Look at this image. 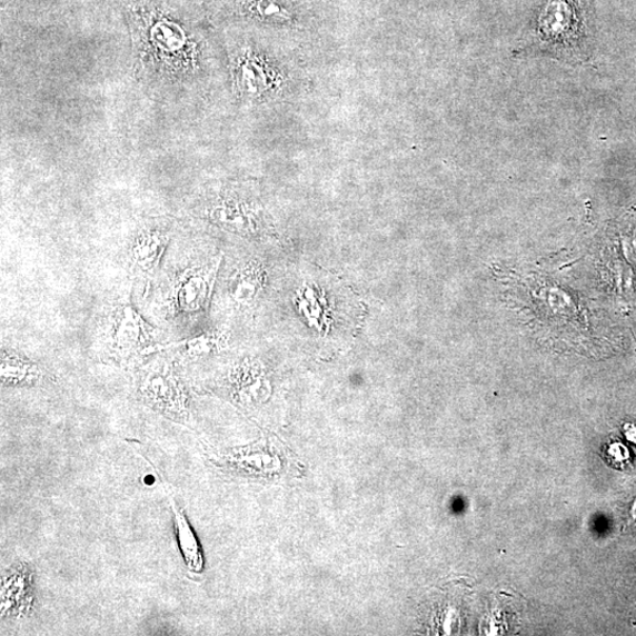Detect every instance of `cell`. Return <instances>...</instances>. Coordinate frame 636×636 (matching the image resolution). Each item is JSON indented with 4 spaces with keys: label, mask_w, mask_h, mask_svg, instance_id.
<instances>
[{
    "label": "cell",
    "mask_w": 636,
    "mask_h": 636,
    "mask_svg": "<svg viewBox=\"0 0 636 636\" xmlns=\"http://www.w3.org/2000/svg\"><path fill=\"white\" fill-rule=\"evenodd\" d=\"M588 38L585 0H545L533 26L536 48L565 61H584Z\"/></svg>",
    "instance_id": "cell-1"
},
{
    "label": "cell",
    "mask_w": 636,
    "mask_h": 636,
    "mask_svg": "<svg viewBox=\"0 0 636 636\" xmlns=\"http://www.w3.org/2000/svg\"><path fill=\"white\" fill-rule=\"evenodd\" d=\"M157 330L151 327L127 298L119 301L110 314L106 335L107 351L121 365H131L149 356Z\"/></svg>",
    "instance_id": "cell-2"
},
{
    "label": "cell",
    "mask_w": 636,
    "mask_h": 636,
    "mask_svg": "<svg viewBox=\"0 0 636 636\" xmlns=\"http://www.w3.org/2000/svg\"><path fill=\"white\" fill-rule=\"evenodd\" d=\"M221 257L202 266L178 272L167 294V307L173 316H191L208 309Z\"/></svg>",
    "instance_id": "cell-3"
},
{
    "label": "cell",
    "mask_w": 636,
    "mask_h": 636,
    "mask_svg": "<svg viewBox=\"0 0 636 636\" xmlns=\"http://www.w3.org/2000/svg\"><path fill=\"white\" fill-rule=\"evenodd\" d=\"M141 392L146 400L169 416L186 417V391L169 362L152 364L142 374Z\"/></svg>",
    "instance_id": "cell-4"
},
{
    "label": "cell",
    "mask_w": 636,
    "mask_h": 636,
    "mask_svg": "<svg viewBox=\"0 0 636 636\" xmlns=\"http://www.w3.org/2000/svg\"><path fill=\"white\" fill-rule=\"evenodd\" d=\"M170 232L165 229H147L138 232L130 248L131 269L138 275H152L166 254Z\"/></svg>",
    "instance_id": "cell-5"
},
{
    "label": "cell",
    "mask_w": 636,
    "mask_h": 636,
    "mask_svg": "<svg viewBox=\"0 0 636 636\" xmlns=\"http://www.w3.org/2000/svg\"><path fill=\"white\" fill-rule=\"evenodd\" d=\"M226 346V335L218 331L205 332L191 339L171 342L167 345L157 344L151 347L149 355L159 351H175L178 355L185 357V359H197V357H202L215 352L217 350L223 349Z\"/></svg>",
    "instance_id": "cell-6"
},
{
    "label": "cell",
    "mask_w": 636,
    "mask_h": 636,
    "mask_svg": "<svg viewBox=\"0 0 636 636\" xmlns=\"http://www.w3.org/2000/svg\"><path fill=\"white\" fill-rule=\"evenodd\" d=\"M266 272L261 265L251 264L238 270L230 280V296L237 305L251 306L261 295Z\"/></svg>",
    "instance_id": "cell-7"
},
{
    "label": "cell",
    "mask_w": 636,
    "mask_h": 636,
    "mask_svg": "<svg viewBox=\"0 0 636 636\" xmlns=\"http://www.w3.org/2000/svg\"><path fill=\"white\" fill-rule=\"evenodd\" d=\"M43 370L27 357L2 350V381L9 386L34 385L42 379Z\"/></svg>",
    "instance_id": "cell-8"
},
{
    "label": "cell",
    "mask_w": 636,
    "mask_h": 636,
    "mask_svg": "<svg viewBox=\"0 0 636 636\" xmlns=\"http://www.w3.org/2000/svg\"><path fill=\"white\" fill-rule=\"evenodd\" d=\"M626 429H627L626 435L628 437V440L636 444V426L635 425L627 426Z\"/></svg>",
    "instance_id": "cell-9"
},
{
    "label": "cell",
    "mask_w": 636,
    "mask_h": 636,
    "mask_svg": "<svg viewBox=\"0 0 636 636\" xmlns=\"http://www.w3.org/2000/svg\"><path fill=\"white\" fill-rule=\"evenodd\" d=\"M633 515H634V518H635V520H636V503H635V506H634Z\"/></svg>",
    "instance_id": "cell-10"
}]
</instances>
